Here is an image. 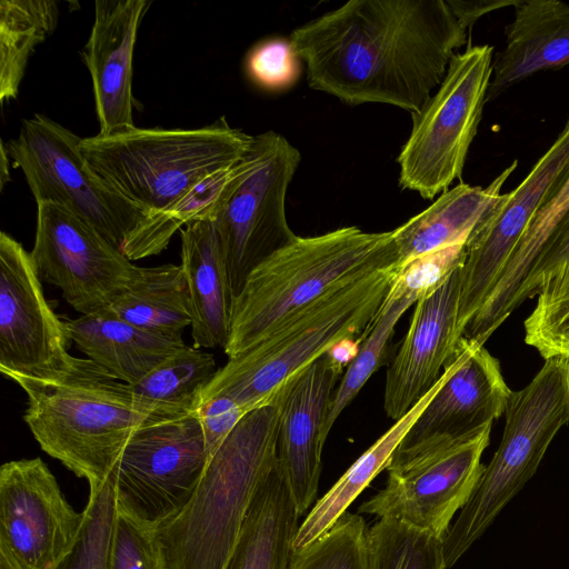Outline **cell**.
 <instances>
[{"label":"cell","instance_id":"1","mask_svg":"<svg viewBox=\"0 0 569 569\" xmlns=\"http://www.w3.org/2000/svg\"><path fill=\"white\" fill-rule=\"evenodd\" d=\"M289 39L313 90L415 114L442 82L467 29L446 0H350Z\"/></svg>","mask_w":569,"mask_h":569},{"label":"cell","instance_id":"2","mask_svg":"<svg viewBox=\"0 0 569 569\" xmlns=\"http://www.w3.org/2000/svg\"><path fill=\"white\" fill-rule=\"evenodd\" d=\"M27 396L23 420L40 448L88 483L113 472L131 436L162 421L146 411L130 385L89 358H71L47 377L10 375Z\"/></svg>","mask_w":569,"mask_h":569},{"label":"cell","instance_id":"3","mask_svg":"<svg viewBox=\"0 0 569 569\" xmlns=\"http://www.w3.org/2000/svg\"><path fill=\"white\" fill-rule=\"evenodd\" d=\"M279 407L249 411L209 458L186 506L156 528L166 569H222L278 459Z\"/></svg>","mask_w":569,"mask_h":569},{"label":"cell","instance_id":"4","mask_svg":"<svg viewBox=\"0 0 569 569\" xmlns=\"http://www.w3.org/2000/svg\"><path fill=\"white\" fill-rule=\"evenodd\" d=\"M398 266L345 280L292 315L242 353L228 358L202 398L223 396L246 412L272 402L277 392L345 339H361L382 306Z\"/></svg>","mask_w":569,"mask_h":569},{"label":"cell","instance_id":"5","mask_svg":"<svg viewBox=\"0 0 569 569\" xmlns=\"http://www.w3.org/2000/svg\"><path fill=\"white\" fill-rule=\"evenodd\" d=\"M392 264L398 266L393 231L343 227L298 236L247 278L233 300L224 353L232 358L253 347L340 282Z\"/></svg>","mask_w":569,"mask_h":569},{"label":"cell","instance_id":"6","mask_svg":"<svg viewBox=\"0 0 569 569\" xmlns=\"http://www.w3.org/2000/svg\"><path fill=\"white\" fill-rule=\"evenodd\" d=\"M252 139L221 117L196 129L134 127L97 133L82 138L80 150L106 184L153 216L207 176L243 158Z\"/></svg>","mask_w":569,"mask_h":569},{"label":"cell","instance_id":"7","mask_svg":"<svg viewBox=\"0 0 569 569\" xmlns=\"http://www.w3.org/2000/svg\"><path fill=\"white\" fill-rule=\"evenodd\" d=\"M505 416L500 445L443 538L447 569L533 477L555 436L569 422V360L546 359L525 388L511 390Z\"/></svg>","mask_w":569,"mask_h":569},{"label":"cell","instance_id":"8","mask_svg":"<svg viewBox=\"0 0 569 569\" xmlns=\"http://www.w3.org/2000/svg\"><path fill=\"white\" fill-rule=\"evenodd\" d=\"M82 138L36 113L23 119L7 152L24 174L37 203L64 208L93 226L124 256L151 212L106 184L80 150Z\"/></svg>","mask_w":569,"mask_h":569},{"label":"cell","instance_id":"9","mask_svg":"<svg viewBox=\"0 0 569 569\" xmlns=\"http://www.w3.org/2000/svg\"><path fill=\"white\" fill-rule=\"evenodd\" d=\"M493 47L469 46L450 60L435 94L412 116L398 162L403 189L432 199L461 177L492 76Z\"/></svg>","mask_w":569,"mask_h":569},{"label":"cell","instance_id":"10","mask_svg":"<svg viewBox=\"0 0 569 569\" xmlns=\"http://www.w3.org/2000/svg\"><path fill=\"white\" fill-rule=\"evenodd\" d=\"M491 427L460 439H433L397 449L386 487L359 512L393 518L445 538L453 516L472 495L483 470Z\"/></svg>","mask_w":569,"mask_h":569},{"label":"cell","instance_id":"11","mask_svg":"<svg viewBox=\"0 0 569 569\" xmlns=\"http://www.w3.org/2000/svg\"><path fill=\"white\" fill-rule=\"evenodd\" d=\"M258 160L213 219L233 300L249 274L298 237L286 217V197L301 154L272 130L254 136Z\"/></svg>","mask_w":569,"mask_h":569},{"label":"cell","instance_id":"12","mask_svg":"<svg viewBox=\"0 0 569 569\" xmlns=\"http://www.w3.org/2000/svg\"><path fill=\"white\" fill-rule=\"evenodd\" d=\"M209 458L198 413L142 426L112 472L117 507L157 528L189 501Z\"/></svg>","mask_w":569,"mask_h":569},{"label":"cell","instance_id":"13","mask_svg":"<svg viewBox=\"0 0 569 569\" xmlns=\"http://www.w3.org/2000/svg\"><path fill=\"white\" fill-rule=\"evenodd\" d=\"M31 260L41 281L58 287L81 316L106 310L141 272L93 226L52 203H37Z\"/></svg>","mask_w":569,"mask_h":569},{"label":"cell","instance_id":"14","mask_svg":"<svg viewBox=\"0 0 569 569\" xmlns=\"http://www.w3.org/2000/svg\"><path fill=\"white\" fill-rule=\"evenodd\" d=\"M84 519L67 501L41 458L0 468V555L16 569H56Z\"/></svg>","mask_w":569,"mask_h":569},{"label":"cell","instance_id":"15","mask_svg":"<svg viewBox=\"0 0 569 569\" xmlns=\"http://www.w3.org/2000/svg\"><path fill=\"white\" fill-rule=\"evenodd\" d=\"M569 168V119L525 180L501 194L466 242L460 268L459 337L486 301L535 213Z\"/></svg>","mask_w":569,"mask_h":569},{"label":"cell","instance_id":"16","mask_svg":"<svg viewBox=\"0 0 569 569\" xmlns=\"http://www.w3.org/2000/svg\"><path fill=\"white\" fill-rule=\"evenodd\" d=\"M61 320L46 299L30 252L0 233V370L8 377H47L72 356Z\"/></svg>","mask_w":569,"mask_h":569},{"label":"cell","instance_id":"17","mask_svg":"<svg viewBox=\"0 0 569 569\" xmlns=\"http://www.w3.org/2000/svg\"><path fill=\"white\" fill-rule=\"evenodd\" d=\"M511 390L483 342L461 337L440 383L397 449L476 436L505 413Z\"/></svg>","mask_w":569,"mask_h":569},{"label":"cell","instance_id":"18","mask_svg":"<svg viewBox=\"0 0 569 569\" xmlns=\"http://www.w3.org/2000/svg\"><path fill=\"white\" fill-rule=\"evenodd\" d=\"M343 369L326 353L273 398L279 407L278 461L300 516L317 498L325 447L322 426Z\"/></svg>","mask_w":569,"mask_h":569},{"label":"cell","instance_id":"19","mask_svg":"<svg viewBox=\"0 0 569 569\" xmlns=\"http://www.w3.org/2000/svg\"><path fill=\"white\" fill-rule=\"evenodd\" d=\"M460 268L416 303L407 335L386 373L383 408L395 421L438 382L461 337L457 320Z\"/></svg>","mask_w":569,"mask_h":569},{"label":"cell","instance_id":"20","mask_svg":"<svg viewBox=\"0 0 569 569\" xmlns=\"http://www.w3.org/2000/svg\"><path fill=\"white\" fill-rule=\"evenodd\" d=\"M147 0H97L89 39L81 51L91 76L100 134L134 128L133 52Z\"/></svg>","mask_w":569,"mask_h":569},{"label":"cell","instance_id":"21","mask_svg":"<svg viewBox=\"0 0 569 569\" xmlns=\"http://www.w3.org/2000/svg\"><path fill=\"white\" fill-rule=\"evenodd\" d=\"M569 64V4L522 0L506 28V46L492 62L487 101L546 69Z\"/></svg>","mask_w":569,"mask_h":569},{"label":"cell","instance_id":"22","mask_svg":"<svg viewBox=\"0 0 569 569\" xmlns=\"http://www.w3.org/2000/svg\"><path fill=\"white\" fill-rule=\"evenodd\" d=\"M180 231L193 347L223 348L231 329L233 297L214 224L194 221Z\"/></svg>","mask_w":569,"mask_h":569},{"label":"cell","instance_id":"23","mask_svg":"<svg viewBox=\"0 0 569 569\" xmlns=\"http://www.w3.org/2000/svg\"><path fill=\"white\" fill-rule=\"evenodd\" d=\"M64 326L70 341L87 358L128 385L187 345L181 337L148 331L107 310L66 320Z\"/></svg>","mask_w":569,"mask_h":569},{"label":"cell","instance_id":"24","mask_svg":"<svg viewBox=\"0 0 569 569\" xmlns=\"http://www.w3.org/2000/svg\"><path fill=\"white\" fill-rule=\"evenodd\" d=\"M299 517L277 459L257 488L222 569H289Z\"/></svg>","mask_w":569,"mask_h":569},{"label":"cell","instance_id":"25","mask_svg":"<svg viewBox=\"0 0 569 569\" xmlns=\"http://www.w3.org/2000/svg\"><path fill=\"white\" fill-rule=\"evenodd\" d=\"M517 164L515 160L486 188L459 183L448 189L426 210L392 230L398 268L421 254L466 243L477 223L500 198L501 188Z\"/></svg>","mask_w":569,"mask_h":569},{"label":"cell","instance_id":"26","mask_svg":"<svg viewBox=\"0 0 569 569\" xmlns=\"http://www.w3.org/2000/svg\"><path fill=\"white\" fill-rule=\"evenodd\" d=\"M569 210V168L535 213L483 305L467 325L463 337L486 342L523 302V290L539 254Z\"/></svg>","mask_w":569,"mask_h":569},{"label":"cell","instance_id":"27","mask_svg":"<svg viewBox=\"0 0 569 569\" xmlns=\"http://www.w3.org/2000/svg\"><path fill=\"white\" fill-rule=\"evenodd\" d=\"M122 320L148 331L181 337L191 325V309L181 264L141 267L137 280L106 309Z\"/></svg>","mask_w":569,"mask_h":569},{"label":"cell","instance_id":"28","mask_svg":"<svg viewBox=\"0 0 569 569\" xmlns=\"http://www.w3.org/2000/svg\"><path fill=\"white\" fill-rule=\"evenodd\" d=\"M439 383L440 379L410 411L369 447L315 505L299 525L292 550L308 545L327 531L373 478L388 468L395 451L438 389Z\"/></svg>","mask_w":569,"mask_h":569},{"label":"cell","instance_id":"29","mask_svg":"<svg viewBox=\"0 0 569 569\" xmlns=\"http://www.w3.org/2000/svg\"><path fill=\"white\" fill-rule=\"evenodd\" d=\"M217 371L212 353L186 345L130 387L146 411L174 420L197 413Z\"/></svg>","mask_w":569,"mask_h":569},{"label":"cell","instance_id":"30","mask_svg":"<svg viewBox=\"0 0 569 569\" xmlns=\"http://www.w3.org/2000/svg\"><path fill=\"white\" fill-rule=\"evenodd\" d=\"M58 6L51 0L0 2V101L16 99L36 47L56 29Z\"/></svg>","mask_w":569,"mask_h":569},{"label":"cell","instance_id":"31","mask_svg":"<svg viewBox=\"0 0 569 569\" xmlns=\"http://www.w3.org/2000/svg\"><path fill=\"white\" fill-rule=\"evenodd\" d=\"M368 569H447L443 539L393 518L367 530Z\"/></svg>","mask_w":569,"mask_h":569},{"label":"cell","instance_id":"32","mask_svg":"<svg viewBox=\"0 0 569 569\" xmlns=\"http://www.w3.org/2000/svg\"><path fill=\"white\" fill-rule=\"evenodd\" d=\"M411 306L412 303L406 300L383 301L376 319L361 339L356 358L349 363L335 390L322 426L323 443L340 413L382 365L395 328Z\"/></svg>","mask_w":569,"mask_h":569},{"label":"cell","instance_id":"33","mask_svg":"<svg viewBox=\"0 0 569 569\" xmlns=\"http://www.w3.org/2000/svg\"><path fill=\"white\" fill-rule=\"evenodd\" d=\"M536 308L525 320V342L546 360H569V260L540 283Z\"/></svg>","mask_w":569,"mask_h":569},{"label":"cell","instance_id":"34","mask_svg":"<svg viewBox=\"0 0 569 569\" xmlns=\"http://www.w3.org/2000/svg\"><path fill=\"white\" fill-rule=\"evenodd\" d=\"M84 519L70 552L56 569H109L110 547L117 512L112 475L90 483Z\"/></svg>","mask_w":569,"mask_h":569},{"label":"cell","instance_id":"35","mask_svg":"<svg viewBox=\"0 0 569 569\" xmlns=\"http://www.w3.org/2000/svg\"><path fill=\"white\" fill-rule=\"evenodd\" d=\"M367 530L361 516L345 511L322 535L292 550L289 569H368Z\"/></svg>","mask_w":569,"mask_h":569},{"label":"cell","instance_id":"36","mask_svg":"<svg viewBox=\"0 0 569 569\" xmlns=\"http://www.w3.org/2000/svg\"><path fill=\"white\" fill-rule=\"evenodd\" d=\"M465 258L466 243H456L408 261L397 269L385 301L406 300L416 305L461 268Z\"/></svg>","mask_w":569,"mask_h":569},{"label":"cell","instance_id":"37","mask_svg":"<svg viewBox=\"0 0 569 569\" xmlns=\"http://www.w3.org/2000/svg\"><path fill=\"white\" fill-rule=\"evenodd\" d=\"M109 569H166L156 528L118 507Z\"/></svg>","mask_w":569,"mask_h":569},{"label":"cell","instance_id":"38","mask_svg":"<svg viewBox=\"0 0 569 569\" xmlns=\"http://www.w3.org/2000/svg\"><path fill=\"white\" fill-rule=\"evenodd\" d=\"M301 62L290 39L274 37L257 43L250 50L246 68L257 86L280 91L297 82Z\"/></svg>","mask_w":569,"mask_h":569},{"label":"cell","instance_id":"39","mask_svg":"<svg viewBox=\"0 0 569 569\" xmlns=\"http://www.w3.org/2000/svg\"><path fill=\"white\" fill-rule=\"evenodd\" d=\"M209 457L219 448L238 422L248 412L223 396L202 398L197 411Z\"/></svg>","mask_w":569,"mask_h":569},{"label":"cell","instance_id":"40","mask_svg":"<svg viewBox=\"0 0 569 569\" xmlns=\"http://www.w3.org/2000/svg\"><path fill=\"white\" fill-rule=\"evenodd\" d=\"M569 260V210L557 226L527 280L523 300L537 293L541 281Z\"/></svg>","mask_w":569,"mask_h":569},{"label":"cell","instance_id":"41","mask_svg":"<svg viewBox=\"0 0 569 569\" xmlns=\"http://www.w3.org/2000/svg\"><path fill=\"white\" fill-rule=\"evenodd\" d=\"M452 13L465 29H469L473 23L493 10L505 7H518L522 0H446Z\"/></svg>","mask_w":569,"mask_h":569},{"label":"cell","instance_id":"42","mask_svg":"<svg viewBox=\"0 0 569 569\" xmlns=\"http://www.w3.org/2000/svg\"><path fill=\"white\" fill-rule=\"evenodd\" d=\"M0 157V187L4 188L7 181L10 180L9 154L7 152L6 142L1 141Z\"/></svg>","mask_w":569,"mask_h":569},{"label":"cell","instance_id":"43","mask_svg":"<svg viewBox=\"0 0 569 569\" xmlns=\"http://www.w3.org/2000/svg\"><path fill=\"white\" fill-rule=\"evenodd\" d=\"M0 569H16V568L3 555H0Z\"/></svg>","mask_w":569,"mask_h":569}]
</instances>
